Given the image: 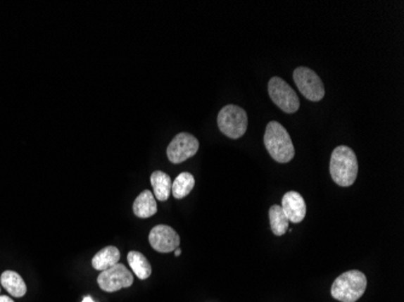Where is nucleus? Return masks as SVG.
Masks as SVG:
<instances>
[{"label": "nucleus", "mask_w": 404, "mask_h": 302, "mask_svg": "<svg viewBox=\"0 0 404 302\" xmlns=\"http://www.w3.org/2000/svg\"><path fill=\"white\" fill-rule=\"evenodd\" d=\"M0 294H1V293H0Z\"/></svg>", "instance_id": "412c9836"}, {"label": "nucleus", "mask_w": 404, "mask_h": 302, "mask_svg": "<svg viewBox=\"0 0 404 302\" xmlns=\"http://www.w3.org/2000/svg\"><path fill=\"white\" fill-rule=\"evenodd\" d=\"M329 170L334 183L339 187H351L358 175V161L355 151L345 145L336 146L332 153Z\"/></svg>", "instance_id": "f257e3e1"}, {"label": "nucleus", "mask_w": 404, "mask_h": 302, "mask_svg": "<svg viewBox=\"0 0 404 302\" xmlns=\"http://www.w3.org/2000/svg\"><path fill=\"white\" fill-rule=\"evenodd\" d=\"M182 254V251L179 248H177L176 251H175V256H179Z\"/></svg>", "instance_id": "aec40b11"}, {"label": "nucleus", "mask_w": 404, "mask_h": 302, "mask_svg": "<svg viewBox=\"0 0 404 302\" xmlns=\"http://www.w3.org/2000/svg\"><path fill=\"white\" fill-rule=\"evenodd\" d=\"M151 187H153V194L156 200L165 202L168 200L172 190V180L171 177L166 175L163 170H155L151 177Z\"/></svg>", "instance_id": "f8f14e48"}, {"label": "nucleus", "mask_w": 404, "mask_h": 302, "mask_svg": "<svg viewBox=\"0 0 404 302\" xmlns=\"http://www.w3.org/2000/svg\"><path fill=\"white\" fill-rule=\"evenodd\" d=\"M264 145L271 158L279 163H287L294 158V146L289 133L277 121H270L264 134Z\"/></svg>", "instance_id": "f03ea898"}, {"label": "nucleus", "mask_w": 404, "mask_h": 302, "mask_svg": "<svg viewBox=\"0 0 404 302\" xmlns=\"http://www.w3.org/2000/svg\"><path fill=\"white\" fill-rule=\"evenodd\" d=\"M248 126V118L242 108L228 104L218 114L220 132L232 139H239L245 134Z\"/></svg>", "instance_id": "20e7f679"}, {"label": "nucleus", "mask_w": 404, "mask_h": 302, "mask_svg": "<svg viewBox=\"0 0 404 302\" xmlns=\"http://www.w3.org/2000/svg\"><path fill=\"white\" fill-rule=\"evenodd\" d=\"M281 208L284 210L286 217L294 224L301 222L306 217V203L303 196L297 191H289L282 197Z\"/></svg>", "instance_id": "9d476101"}, {"label": "nucleus", "mask_w": 404, "mask_h": 302, "mask_svg": "<svg viewBox=\"0 0 404 302\" xmlns=\"http://www.w3.org/2000/svg\"><path fill=\"white\" fill-rule=\"evenodd\" d=\"M82 302H95V301H94V298H91V296H89V295H87V296H85V298H82Z\"/></svg>", "instance_id": "6ab92c4d"}, {"label": "nucleus", "mask_w": 404, "mask_h": 302, "mask_svg": "<svg viewBox=\"0 0 404 302\" xmlns=\"http://www.w3.org/2000/svg\"><path fill=\"white\" fill-rule=\"evenodd\" d=\"M127 261H129L130 266L132 268L134 275L139 278V279H148L151 275V265L146 256H143L142 253L139 251H130L127 254Z\"/></svg>", "instance_id": "2eb2a0df"}, {"label": "nucleus", "mask_w": 404, "mask_h": 302, "mask_svg": "<svg viewBox=\"0 0 404 302\" xmlns=\"http://www.w3.org/2000/svg\"><path fill=\"white\" fill-rule=\"evenodd\" d=\"M198 141L190 133H178L168 146V158L172 163H182L198 153Z\"/></svg>", "instance_id": "6e6552de"}, {"label": "nucleus", "mask_w": 404, "mask_h": 302, "mask_svg": "<svg viewBox=\"0 0 404 302\" xmlns=\"http://www.w3.org/2000/svg\"><path fill=\"white\" fill-rule=\"evenodd\" d=\"M120 260V251L116 247L109 246L99 251L92 258V268L99 271H104L108 268H113L114 265L119 264Z\"/></svg>", "instance_id": "4468645a"}, {"label": "nucleus", "mask_w": 404, "mask_h": 302, "mask_svg": "<svg viewBox=\"0 0 404 302\" xmlns=\"http://www.w3.org/2000/svg\"><path fill=\"white\" fill-rule=\"evenodd\" d=\"M293 79L301 94L306 99L311 102H320L324 97V85L314 70L306 67H299L293 73Z\"/></svg>", "instance_id": "423d86ee"}, {"label": "nucleus", "mask_w": 404, "mask_h": 302, "mask_svg": "<svg viewBox=\"0 0 404 302\" xmlns=\"http://www.w3.org/2000/svg\"><path fill=\"white\" fill-rule=\"evenodd\" d=\"M158 212V205L155 201V196L151 190H144L138 195L134 202V213L136 217L151 218Z\"/></svg>", "instance_id": "9b49d317"}, {"label": "nucleus", "mask_w": 404, "mask_h": 302, "mask_svg": "<svg viewBox=\"0 0 404 302\" xmlns=\"http://www.w3.org/2000/svg\"><path fill=\"white\" fill-rule=\"evenodd\" d=\"M195 187V179L194 175L189 172H183L178 175L172 183V190L171 194L175 196V199H184L185 196L189 195L193 191Z\"/></svg>", "instance_id": "f3484780"}, {"label": "nucleus", "mask_w": 404, "mask_h": 302, "mask_svg": "<svg viewBox=\"0 0 404 302\" xmlns=\"http://www.w3.org/2000/svg\"><path fill=\"white\" fill-rule=\"evenodd\" d=\"M367 289V277L357 270L340 275L332 285L333 298L340 302H356L363 296Z\"/></svg>", "instance_id": "7ed1b4c3"}, {"label": "nucleus", "mask_w": 404, "mask_h": 302, "mask_svg": "<svg viewBox=\"0 0 404 302\" xmlns=\"http://www.w3.org/2000/svg\"><path fill=\"white\" fill-rule=\"evenodd\" d=\"M0 283L13 298H22L26 295V283L18 273L13 272V271H5L1 275Z\"/></svg>", "instance_id": "ddd939ff"}, {"label": "nucleus", "mask_w": 404, "mask_h": 302, "mask_svg": "<svg viewBox=\"0 0 404 302\" xmlns=\"http://www.w3.org/2000/svg\"><path fill=\"white\" fill-rule=\"evenodd\" d=\"M99 288L107 293H115L134 284V275L125 265L116 264L104 270L97 278Z\"/></svg>", "instance_id": "0eeeda50"}, {"label": "nucleus", "mask_w": 404, "mask_h": 302, "mask_svg": "<svg viewBox=\"0 0 404 302\" xmlns=\"http://www.w3.org/2000/svg\"><path fill=\"white\" fill-rule=\"evenodd\" d=\"M149 243L159 253H171L179 248L181 239L171 226L156 225L149 234Z\"/></svg>", "instance_id": "1a4fd4ad"}, {"label": "nucleus", "mask_w": 404, "mask_h": 302, "mask_svg": "<svg viewBox=\"0 0 404 302\" xmlns=\"http://www.w3.org/2000/svg\"><path fill=\"white\" fill-rule=\"evenodd\" d=\"M267 89L271 101L284 113L293 114L301 107L298 94L284 79L277 77H271Z\"/></svg>", "instance_id": "39448f33"}, {"label": "nucleus", "mask_w": 404, "mask_h": 302, "mask_svg": "<svg viewBox=\"0 0 404 302\" xmlns=\"http://www.w3.org/2000/svg\"><path fill=\"white\" fill-rule=\"evenodd\" d=\"M0 302H15L10 296H5V295H0Z\"/></svg>", "instance_id": "a211bd4d"}, {"label": "nucleus", "mask_w": 404, "mask_h": 302, "mask_svg": "<svg viewBox=\"0 0 404 302\" xmlns=\"http://www.w3.org/2000/svg\"><path fill=\"white\" fill-rule=\"evenodd\" d=\"M269 219H270L271 231L275 236H284L289 230V218L286 217L281 206H271L269 209Z\"/></svg>", "instance_id": "dca6fc26"}]
</instances>
